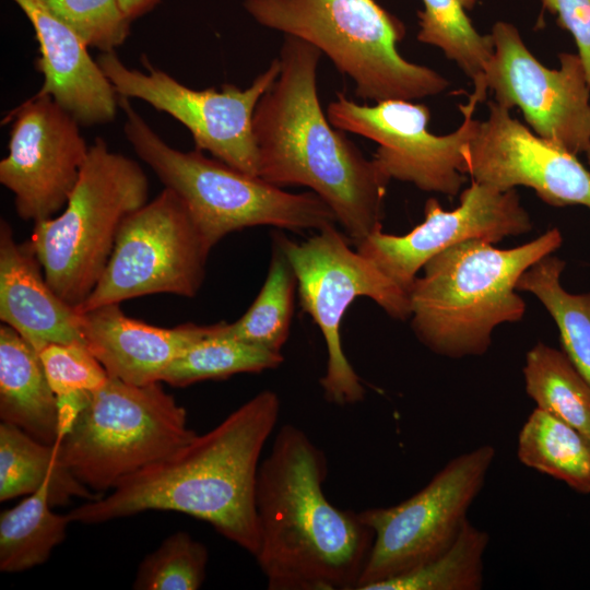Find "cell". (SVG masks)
<instances>
[{"label": "cell", "mask_w": 590, "mask_h": 590, "mask_svg": "<svg viewBox=\"0 0 590 590\" xmlns=\"http://www.w3.org/2000/svg\"><path fill=\"white\" fill-rule=\"evenodd\" d=\"M161 0H120L126 15L132 21L151 11Z\"/></svg>", "instance_id": "cell-35"}, {"label": "cell", "mask_w": 590, "mask_h": 590, "mask_svg": "<svg viewBox=\"0 0 590 590\" xmlns=\"http://www.w3.org/2000/svg\"><path fill=\"white\" fill-rule=\"evenodd\" d=\"M0 418L45 444L59 439L57 399L39 354L4 323L0 327Z\"/></svg>", "instance_id": "cell-21"}, {"label": "cell", "mask_w": 590, "mask_h": 590, "mask_svg": "<svg viewBox=\"0 0 590 590\" xmlns=\"http://www.w3.org/2000/svg\"><path fill=\"white\" fill-rule=\"evenodd\" d=\"M12 115L0 182L14 196L19 216L37 223L64 208L90 146L81 125L48 95L36 93Z\"/></svg>", "instance_id": "cell-15"}, {"label": "cell", "mask_w": 590, "mask_h": 590, "mask_svg": "<svg viewBox=\"0 0 590 590\" xmlns=\"http://www.w3.org/2000/svg\"><path fill=\"white\" fill-rule=\"evenodd\" d=\"M557 227L509 249L471 239L433 257L409 290L411 328L433 353L459 359L481 356L503 323L522 319L521 274L562 246Z\"/></svg>", "instance_id": "cell-4"}, {"label": "cell", "mask_w": 590, "mask_h": 590, "mask_svg": "<svg viewBox=\"0 0 590 590\" xmlns=\"http://www.w3.org/2000/svg\"><path fill=\"white\" fill-rule=\"evenodd\" d=\"M487 90L484 79L474 83L468 103L459 105L461 125L444 135L428 130L430 113L426 105L406 99L369 106L339 93L326 114L335 128L377 143L373 160L390 180L411 182L423 191L452 197L465 181V175L460 172L462 151L477 128L475 108L486 99Z\"/></svg>", "instance_id": "cell-12"}, {"label": "cell", "mask_w": 590, "mask_h": 590, "mask_svg": "<svg viewBox=\"0 0 590 590\" xmlns=\"http://www.w3.org/2000/svg\"><path fill=\"white\" fill-rule=\"evenodd\" d=\"M281 402L263 390L167 458L125 479L105 497L72 509V522L96 524L149 510L186 514L246 552L258 548L256 484Z\"/></svg>", "instance_id": "cell-1"}, {"label": "cell", "mask_w": 590, "mask_h": 590, "mask_svg": "<svg viewBox=\"0 0 590 590\" xmlns=\"http://www.w3.org/2000/svg\"><path fill=\"white\" fill-rule=\"evenodd\" d=\"M495 457L492 445L479 446L452 458L402 503L359 511L374 542L355 590L399 577L449 550Z\"/></svg>", "instance_id": "cell-10"}, {"label": "cell", "mask_w": 590, "mask_h": 590, "mask_svg": "<svg viewBox=\"0 0 590 590\" xmlns=\"http://www.w3.org/2000/svg\"><path fill=\"white\" fill-rule=\"evenodd\" d=\"M462 151L460 172L499 191L531 188L552 206L590 210V172L565 149L539 137L495 101Z\"/></svg>", "instance_id": "cell-17"}, {"label": "cell", "mask_w": 590, "mask_h": 590, "mask_svg": "<svg viewBox=\"0 0 590 590\" xmlns=\"http://www.w3.org/2000/svg\"><path fill=\"white\" fill-rule=\"evenodd\" d=\"M69 514L54 511L50 486L43 485L0 514V570L21 573L47 562L66 539Z\"/></svg>", "instance_id": "cell-24"}, {"label": "cell", "mask_w": 590, "mask_h": 590, "mask_svg": "<svg viewBox=\"0 0 590 590\" xmlns=\"http://www.w3.org/2000/svg\"><path fill=\"white\" fill-rule=\"evenodd\" d=\"M243 5L258 24L319 49L353 81L359 98L416 101L450 85L399 54L404 25L375 0H244Z\"/></svg>", "instance_id": "cell-6"}, {"label": "cell", "mask_w": 590, "mask_h": 590, "mask_svg": "<svg viewBox=\"0 0 590 590\" xmlns=\"http://www.w3.org/2000/svg\"><path fill=\"white\" fill-rule=\"evenodd\" d=\"M118 96L138 98L170 115L191 133L196 150L249 175L258 176V151L252 131L256 106L280 72L279 58L246 88L233 84L221 90H193L145 56V71L127 67L115 54L102 52L96 60Z\"/></svg>", "instance_id": "cell-13"}, {"label": "cell", "mask_w": 590, "mask_h": 590, "mask_svg": "<svg viewBox=\"0 0 590 590\" xmlns=\"http://www.w3.org/2000/svg\"><path fill=\"white\" fill-rule=\"evenodd\" d=\"M488 543V533L467 520L445 553L368 590H480L484 579L483 557Z\"/></svg>", "instance_id": "cell-30"}, {"label": "cell", "mask_w": 590, "mask_h": 590, "mask_svg": "<svg viewBox=\"0 0 590 590\" xmlns=\"http://www.w3.org/2000/svg\"><path fill=\"white\" fill-rule=\"evenodd\" d=\"M517 457L523 465L578 493H590V439L539 408L519 432Z\"/></svg>", "instance_id": "cell-23"}, {"label": "cell", "mask_w": 590, "mask_h": 590, "mask_svg": "<svg viewBox=\"0 0 590 590\" xmlns=\"http://www.w3.org/2000/svg\"><path fill=\"white\" fill-rule=\"evenodd\" d=\"M38 354L57 399L60 439L109 376L82 343H50Z\"/></svg>", "instance_id": "cell-31"}, {"label": "cell", "mask_w": 590, "mask_h": 590, "mask_svg": "<svg viewBox=\"0 0 590 590\" xmlns=\"http://www.w3.org/2000/svg\"><path fill=\"white\" fill-rule=\"evenodd\" d=\"M324 452L299 427L278 430L256 484L258 548L269 590H355L374 532L323 492Z\"/></svg>", "instance_id": "cell-3"}, {"label": "cell", "mask_w": 590, "mask_h": 590, "mask_svg": "<svg viewBox=\"0 0 590 590\" xmlns=\"http://www.w3.org/2000/svg\"><path fill=\"white\" fill-rule=\"evenodd\" d=\"M541 2L543 9L556 15L558 25L571 34L590 86V0H541Z\"/></svg>", "instance_id": "cell-34"}, {"label": "cell", "mask_w": 590, "mask_h": 590, "mask_svg": "<svg viewBox=\"0 0 590 590\" xmlns=\"http://www.w3.org/2000/svg\"><path fill=\"white\" fill-rule=\"evenodd\" d=\"M148 197L142 167L96 138L63 211L34 223L30 239L47 282L68 304L78 308L92 293L122 222Z\"/></svg>", "instance_id": "cell-7"}, {"label": "cell", "mask_w": 590, "mask_h": 590, "mask_svg": "<svg viewBox=\"0 0 590 590\" xmlns=\"http://www.w3.org/2000/svg\"><path fill=\"white\" fill-rule=\"evenodd\" d=\"M211 332L190 345L164 371L161 382L187 387L203 380L225 379L236 374L261 373L279 367L284 357L236 339L216 337Z\"/></svg>", "instance_id": "cell-29"}, {"label": "cell", "mask_w": 590, "mask_h": 590, "mask_svg": "<svg viewBox=\"0 0 590 590\" xmlns=\"http://www.w3.org/2000/svg\"><path fill=\"white\" fill-rule=\"evenodd\" d=\"M206 546L188 532L168 535L139 564L133 589L197 590L206 576Z\"/></svg>", "instance_id": "cell-32"}, {"label": "cell", "mask_w": 590, "mask_h": 590, "mask_svg": "<svg viewBox=\"0 0 590 590\" xmlns=\"http://www.w3.org/2000/svg\"><path fill=\"white\" fill-rule=\"evenodd\" d=\"M588 164L590 165V148L586 151Z\"/></svg>", "instance_id": "cell-36"}, {"label": "cell", "mask_w": 590, "mask_h": 590, "mask_svg": "<svg viewBox=\"0 0 590 590\" xmlns=\"http://www.w3.org/2000/svg\"><path fill=\"white\" fill-rule=\"evenodd\" d=\"M42 1L74 30L87 46L102 52L115 51L129 35L131 20L123 12L120 0Z\"/></svg>", "instance_id": "cell-33"}, {"label": "cell", "mask_w": 590, "mask_h": 590, "mask_svg": "<svg viewBox=\"0 0 590 590\" xmlns=\"http://www.w3.org/2000/svg\"><path fill=\"white\" fill-rule=\"evenodd\" d=\"M296 286L292 264L273 239L268 274L256 299L235 322L213 324L212 333L281 352L290 334Z\"/></svg>", "instance_id": "cell-26"}, {"label": "cell", "mask_w": 590, "mask_h": 590, "mask_svg": "<svg viewBox=\"0 0 590 590\" xmlns=\"http://www.w3.org/2000/svg\"><path fill=\"white\" fill-rule=\"evenodd\" d=\"M50 486L52 507L78 497L87 502L102 497L81 483L59 460L56 445L45 444L21 428L0 424V500L30 495Z\"/></svg>", "instance_id": "cell-22"}, {"label": "cell", "mask_w": 590, "mask_h": 590, "mask_svg": "<svg viewBox=\"0 0 590 590\" xmlns=\"http://www.w3.org/2000/svg\"><path fill=\"white\" fill-rule=\"evenodd\" d=\"M522 373L536 408L590 439V385L562 350L538 342L527 352Z\"/></svg>", "instance_id": "cell-27"}, {"label": "cell", "mask_w": 590, "mask_h": 590, "mask_svg": "<svg viewBox=\"0 0 590 590\" xmlns=\"http://www.w3.org/2000/svg\"><path fill=\"white\" fill-rule=\"evenodd\" d=\"M12 1L31 22L39 45L37 68L44 83L37 94L52 97L81 126L114 120L118 95L82 37L42 0Z\"/></svg>", "instance_id": "cell-18"}, {"label": "cell", "mask_w": 590, "mask_h": 590, "mask_svg": "<svg viewBox=\"0 0 590 590\" xmlns=\"http://www.w3.org/2000/svg\"><path fill=\"white\" fill-rule=\"evenodd\" d=\"M0 319L37 352L50 343H82L81 314L46 280L30 243L0 222ZM86 345V344H85Z\"/></svg>", "instance_id": "cell-20"}, {"label": "cell", "mask_w": 590, "mask_h": 590, "mask_svg": "<svg viewBox=\"0 0 590 590\" xmlns=\"http://www.w3.org/2000/svg\"><path fill=\"white\" fill-rule=\"evenodd\" d=\"M422 1L417 40L440 49L474 84L483 78L494 49L491 34H480L467 15L480 0Z\"/></svg>", "instance_id": "cell-28"}, {"label": "cell", "mask_w": 590, "mask_h": 590, "mask_svg": "<svg viewBox=\"0 0 590 590\" xmlns=\"http://www.w3.org/2000/svg\"><path fill=\"white\" fill-rule=\"evenodd\" d=\"M493 55L483 71L495 102L517 107L539 137L571 154L590 148V86L578 54L559 55V69L541 63L518 28L497 21L491 32Z\"/></svg>", "instance_id": "cell-14"}, {"label": "cell", "mask_w": 590, "mask_h": 590, "mask_svg": "<svg viewBox=\"0 0 590 590\" xmlns=\"http://www.w3.org/2000/svg\"><path fill=\"white\" fill-rule=\"evenodd\" d=\"M565 261L548 255L526 270L517 282V291L534 295L553 318L563 352L590 385V292H567L560 275Z\"/></svg>", "instance_id": "cell-25"}, {"label": "cell", "mask_w": 590, "mask_h": 590, "mask_svg": "<svg viewBox=\"0 0 590 590\" xmlns=\"http://www.w3.org/2000/svg\"><path fill=\"white\" fill-rule=\"evenodd\" d=\"M118 104L132 149L164 187L181 198L211 249L228 234L247 227L317 232L338 224L331 208L315 192H288L206 157L202 151L176 150L134 110L129 98L119 96Z\"/></svg>", "instance_id": "cell-5"}, {"label": "cell", "mask_w": 590, "mask_h": 590, "mask_svg": "<svg viewBox=\"0 0 590 590\" xmlns=\"http://www.w3.org/2000/svg\"><path fill=\"white\" fill-rule=\"evenodd\" d=\"M196 435L186 409L161 382L138 386L109 377L55 445L61 463L101 495Z\"/></svg>", "instance_id": "cell-8"}, {"label": "cell", "mask_w": 590, "mask_h": 590, "mask_svg": "<svg viewBox=\"0 0 590 590\" xmlns=\"http://www.w3.org/2000/svg\"><path fill=\"white\" fill-rule=\"evenodd\" d=\"M273 239L292 264L302 309L312 318L326 342L327 367L320 378L326 400L338 405L361 402L365 388L342 349L343 316L357 297H368L391 318L405 321L411 316L409 293L353 250L335 225L300 243L281 233Z\"/></svg>", "instance_id": "cell-9"}, {"label": "cell", "mask_w": 590, "mask_h": 590, "mask_svg": "<svg viewBox=\"0 0 590 590\" xmlns=\"http://www.w3.org/2000/svg\"><path fill=\"white\" fill-rule=\"evenodd\" d=\"M533 228L516 189L499 191L475 180L460 194V203L444 210L435 198L424 206V221L405 235L378 229L356 250L409 293L417 273L436 255L459 243L480 239L491 244Z\"/></svg>", "instance_id": "cell-16"}, {"label": "cell", "mask_w": 590, "mask_h": 590, "mask_svg": "<svg viewBox=\"0 0 590 590\" xmlns=\"http://www.w3.org/2000/svg\"><path fill=\"white\" fill-rule=\"evenodd\" d=\"M80 314L85 344L108 376L138 386L161 382L172 362L212 330L194 323L155 327L126 316L120 304Z\"/></svg>", "instance_id": "cell-19"}, {"label": "cell", "mask_w": 590, "mask_h": 590, "mask_svg": "<svg viewBox=\"0 0 590 590\" xmlns=\"http://www.w3.org/2000/svg\"><path fill=\"white\" fill-rule=\"evenodd\" d=\"M320 57L315 46L285 35L279 75L252 118L258 176L281 188H309L356 246L382 228L390 179L322 110L317 90Z\"/></svg>", "instance_id": "cell-2"}, {"label": "cell", "mask_w": 590, "mask_h": 590, "mask_svg": "<svg viewBox=\"0 0 590 590\" xmlns=\"http://www.w3.org/2000/svg\"><path fill=\"white\" fill-rule=\"evenodd\" d=\"M210 251L185 202L164 188L125 219L101 279L76 309L161 293L193 297Z\"/></svg>", "instance_id": "cell-11"}]
</instances>
